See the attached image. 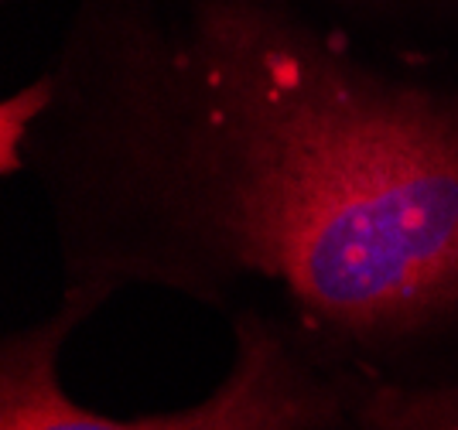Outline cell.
Here are the masks:
<instances>
[{
    "mask_svg": "<svg viewBox=\"0 0 458 430\" xmlns=\"http://www.w3.org/2000/svg\"><path fill=\"white\" fill-rule=\"evenodd\" d=\"M4 4H11V0H4Z\"/></svg>",
    "mask_w": 458,
    "mask_h": 430,
    "instance_id": "8992f818",
    "label": "cell"
},
{
    "mask_svg": "<svg viewBox=\"0 0 458 430\" xmlns=\"http://www.w3.org/2000/svg\"><path fill=\"white\" fill-rule=\"evenodd\" d=\"M48 75L72 283L257 277L335 349L458 325V86L311 0H72Z\"/></svg>",
    "mask_w": 458,
    "mask_h": 430,
    "instance_id": "6da1fadb",
    "label": "cell"
},
{
    "mask_svg": "<svg viewBox=\"0 0 458 430\" xmlns=\"http://www.w3.org/2000/svg\"><path fill=\"white\" fill-rule=\"evenodd\" d=\"M52 96H55V82L45 69L35 82L21 86L18 93L4 99V106H0V171H4V178L24 168V144L35 131V123L45 116V110L52 106Z\"/></svg>",
    "mask_w": 458,
    "mask_h": 430,
    "instance_id": "277c9868",
    "label": "cell"
},
{
    "mask_svg": "<svg viewBox=\"0 0 458 430\" xmlns=\"http://www.w3.org/2000/svg\"><path fill=\"white\" fill-rule=\"evenodd\" d=\"M343 21H458V0H311Z\"/></svg>",
    "mask_w": 458,
    "mask_h": 430,
    "instance_id": "5b68a950",
    "label": "cell"
},
{
    "mask_svg": "<svg viewBox=\"0 0 458 430\" xmlns=\"http://www.w3.org/2000/svg\"><path fill=\"white\" fill-rule=\"evenodd\" d=\"M110 294L103 283H72L55 315L7 335L0 358V430H328L339 393L322 379L298 338L277 321L243 311L233 321L229 375L199 407L120 424L82 410L58 386V349Z\"/></svg>",
    "mask_w": 458,
    "mask_h": 430,
    "instance_id": "7a4b0ae2",
    "label": "cell"
},
{
    "mask_svg": "<svg viewBox=\"0 0 458 430\" xmlns=\"http://www.w3.org/2000/svg\"><path fill=\"white\" fill-rule=\"evenodd\" d=\"M360 413L366 430H458V383H373L360 400Z\"/></svg>",
    "mask_w": 458,
    "mask_h": 430,
    "instance_id": "3957f363",
    "label": "cell"
}]
</instances>
